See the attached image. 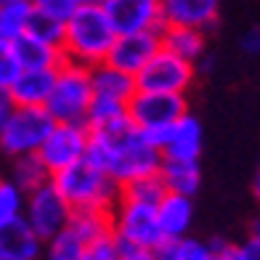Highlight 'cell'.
Returning <instances> with one entry per match:
<instances>
[{"instance_id":"cell-17","label":"cell","mask_w":260,"mask_h":260,"mask_svg":"<svg viewBox=\"0 0 260 260\" xmlns=\"http://www.w3.org/2000/svg\"><path fill=\"white\" fill-rule=\"evenodd\" d=\"M90 88H93V96H99V99L127 104L136 93V77L125 75L104 61V64L90 67Z\"/></svg>"},{"instance_id":"cell-21","label":"cell","mask_w":260,"mask_h":260,"mask_svg":"<svg viewBox=\"0 0 260 260\" xmlns=\"http://www.w3.org/2000/svg\"><path fill=\"white\" fill-rule=\"evenodd\" d=\"M8 181L14 183L16 188H21L24 194H29L38 186L48 183L51 175H48V170L43 168V162L38 159V154H27V157L11 159V175H8Z\"/></svg>"},{"instance_id":"cell-2","label":"cell","mask_w":260,"mask_h":260,"mask_svg":"<svg viewBox=\"0 0 260 260\" xmlns=\"http://www.w3.org/2000/svg\"><path fill=\"white\" fill-rule=\"evenodd\" d=\"M51 183L69 210H106L120 202V183H114L104 170L80 159L51 175Z\"/></svg>"},{"instance_id":"cell-14","label":"cell","mask_w":260,"mask_h":260,"mask_svg":"<svg viewBox=\"0 0 260 260\" xmlns=\"http://www.w3.org/2000/svg\"><path fill=\"white\" fill-rule=\"evenodd\" d=\"M56 80V69H21L6 88L14 106H45Z\"/></svg>"},{"instance_id":"cell-18","label":"cell","mask_w":260,"mask_h":260,"mask_svg":"<svg viewBox=\"0 0 260 260\" xmlns=\"http://www.w3.org/2000/svg\"><path fill=\"white\" fill-rule=\"evenodd\" d=\"M207 43L210 35L191 27H159V45L188 64H194L202 53H207Z\"/></svg>"},{"instance_id":"cell-3","label":"cell","mask_w":260,"mask_h":260,"mask_svg":"<svg viewBox=\"0 0 260 260\" xmlns=\"http://www.w3.org/2000/svg\"><path fill=\"white\" fill-rule=\"evenodd\" d=\"M90 99V69L72 61H61L56 67V80L51 96L45 101V112L53 117V122H85Z\"/></svg>"},{"instance_id":"cell-39","label":"cell","mask_w":260,"mask_h":260,"mask_svg":"<svg viewBox=\"0 0 260 260\" xmlns=\"http://www.w3.org/2000/svg\"><path fill=\"white\" fill-rule=\"evenodd\" d=\"M75 3V8H80V6H101V0H72Z\"/></svg>"},{"instance_id":"cell-20","label":"cell","mask_w":260,"mask_h":260,"mask_svg":"<svg viewBox=\"0 0 260 260\" xmlns=\"http://www.w3.org/2000/svg\"><path fill=\"white\" fill-rule=\"evenodd\" d=\"M11 48L19 61V69H56L64 61V56L58 48H51L40 40L29 38V35H19L11 40Z\"/></svg>"},{"instance_id":"cell-41","label":"cell","mask_w":260,"mask_h":260,"mask_svg":"<svg viewBox=\"0 0 260 260\" xmlns=\"http://www.w3.org/2000/svg\"><path fill=\"white\" fill-rule=\"evenodd\" d=\"M0 260H6V257H0Z\"/></svg>"},{"instance_id":"cell-28","label":"cell","mask_w":260,"mask_h":260,"mask_svg":"<svg viewBox=\"0 0 260 260\" xmlns=\"http://www.w3.org/2000/svg\"><path fill=\"white\" fill-rule=\"evenodd\" d=\"M21 210H24V191L16 188L8 178H0V229L21 218Z\"/></svg>"},{"instance_id":"cell-11","label":"cell","mask_w":260,"mask_h":260,"mask_svg":"<svg viewBox=\"0 0 260 260\" xmlns=\"http://www.w3.org/2000/svg\"><path fill=\"white\" fill-rule=\"evenodd\" d=\"M101 8L109 16L117 35L149 32L162 27L159 0H101Z\"/></svg>"},{"instance_id":"cell-40","label":"cell","mask_w":260,"mask_h":260,"mask_svg":"<svg viewBox=\"0 0 260 260\" xmlns=\"http://www.w3.org/2000/svg\"><path fill=\"white\" fill-rule=\"evenodd\" d=\"M11 3H19V0H0V8H3V6H11Z\"/></svg>"},{"instance_id":"cell-22","label":"cell","mask_w":260,"mask_h":260,"mask_svg":"<svg viewBox=\"0 0 260 260\" xmlns=\"http://www.w3.org/2000/svg\"><path fill=\"white\" fill-rule=\"evenodd\" d=\"M67 229H72L82 239V244H88L90 239L112 231V212H106V210H72Z\"/></svg>"},{"instance_id":"cell-35","label":"cell","mask_w":260,"mask_h":260,"mask_svg":"<svg viewBox=\"0 0 260 260\" xmlns=\"http://www.w3.org/2000/svg\"><path fill=\"white\" fill-rule=\"evenodd\" d=\"M239 247H242L244 260H260V239H252V236H247V242H242Z\"/></svg>"},{"instance_id":"cell-24","label":"cell","mask_w":260,"mask_h":260,"mask_svg":"<svg viewBox=\"0 0 260 260\" xmlns=\"http://www.w3.org/2000/svg\"><path fill=\"white\" fill-rule=\"evenodd\" d=\"M24 35L29 38L40 40L45 45H51V48H58L61 51V40H64V21H58L48 14H43L32 6L29 11V19H27V27H24Z\"/></svg>"},{"instance_id":"cell-34","label":"cell","mask_w":260,"mask_h":260,"mask_svg":"<svg viewBox=\"0 0 260 260\" xmlns=\"http://www.w3.org/2000/svg\"><path fill=\"white\" fill-rule=\"evenodd\" d=\"M212 69H215V56H212L210 51L202 53V56L194 61V72H197V75H210Z\"/></svg>"},{"instance_id":"cell-26","label":"cell","mask_w":260,"mask_h":260,"mask_svg":"<svg viewBox=\"0 0 260 260\" xmlns=\"http://www.w3.org/2000/svg\"><path fill=\"white\" fill-rule=\"evenodd\" d=\"M82 247L85 244L72 229H61L48 242H43V257L45 260H80Z\"/></svg>"},{"instance_id":"cell-37","label":"cell","mask_w":260,"mask_h":260,"mask_svg":"<svg viewBox=\"0 0 260 260\" xmlns=\"http://www.w3.org/2000/svg\"><path fill=\"white\" fill-rule=\"evenodd\" d=\"M252 197L260 202V159H257V168H255V175H252Z\"/></svg>"},{"instance_id":"cell-23","label":"cell","mask_w":260,"mask_h":260,"mask_svg":"<svg viewBox=\"0 0 260 260\" xmlns=\"http://www.w3.org/2000/svg\"><path fill=\"white\" fill-rule=\"evenodd\" d=\"M159 260H212V250L205 239L197 236H181V239H168L157 250Z\"/></svg>"},{"instance_id":"cell-15","label":"cell","mask_w":260,"mask_h":260,"mask_svg":"<svg viewBox=\"0 0 260 260\" xmlns=\"http://www.w3.org/2000/svg\"><path fill=\"white\" fill-rule=\"evenodd\" d=\"M0 257L6 260H40L43 257V239L27 226L24 218H16L0 229Z\"/></svg>"},{"instance_id":"cell-13","label":"cell","mask_w":260,"mask_h":260,"mask_svg":"<svg viewBox=\"0 0 260 260\" xmlns=\"http://www.w3.org/2000/svg\"><path fill=\"white\" fill-rule=\"evenodd\" d=\"M162 27H191L210 35L220 19V0H159Z\"/></svg>"},{"instance_id":"cell-36","label":"cell","mask_w":260,"mask_h":260,"mask_svg":"<svg viewBox=\"0 0 260 260\" xmlns=\"http://www.w3.org/2000/svg\"><path fill=\"white\" fill-rule=\"evenodd\" d=\"M11 109H14V104H11V99H8V90H6V88H0V127L6 125Z\"/></svg>"},{"instance_id":"cell-5","label":"cell","mask_w":260,"mask_h":260,"mask_svg":"<svg viewBox=\"0 0 260 260\" xmlns=\"http://www.w3.org/2000/svg\"><path fill=\"white\" fill-rule=\"evenodd\" d=\"M112 231L125 247H141V250H159L165 236L159 231L157 207L122 199L112 207Z\"/></svg>"},{"instance_id":"cell-38","label":"cell","mask_w":260,"mask_h":260,"mask_svg":"<svg viewBox=\"0 0 260 260\" xmlns=\"http://www.w3.org/2000/svg\"><path fill=\"white\" fill-rule=\"evenodd\" d=\"M250 236L252 239H260V212L252 218V223H250Z\"/></svg>"},{"instance_id":"cell-1","label":"cell","mask_w":260,"mask_h":260,"mask_svg":"<svg viewBox=\"0 0 260 260\" xmlns=\"http://www.w3.org/2000/svg\"><path fill=\"white\" fill-rule=\"evenodd\" d=\"M114 38L117 32L101 6H80L64 21L61 56L64 61L90 69L106 61V53H109Z\"/></svg>"},{"instance_id":"cell-8","label":"cell","mask_w":260,"mask_h":260,"mask_svg":"<svg viewBox=\"0 0 260 260\" xmlns=\"http://www.w3.org/2000/svg\"><path fill=\"white\" fill-rule=\"evenodd\" d=\"M188 112V99L183 93H154L136 90L127 101V117L138 130H159L168 127Z\"/></svg>"},{"instance_id":"cell-6","label":"cell","mask_w":260,"mask_h":260,"mask_svg":"<svg viewBox=\"0 0 260 260\" xmlns=\"http://www.w3.org/2000/svg\"><path fill=\"white\" fill-rule=\"evenodd\" d=\"M197 72L194 64L183 61L181 56L159 48L136 75V90H154V93H188L194 85Z\"/></svg>"},{"instance_id":"cell-9","label":"cell","mask_w":260,"mask_h":260,"mask_svg":"<svg viewBox=\"0 0 260 260\" xmlns=\"http://www.w3.org/2000/svg\"><path fill=\"white\" fill-rule=\"evenodd\" d=\"M69 215L72 210L61 199V194L53 188V183H43L35 191L24 194V210H21V218L27 220V226L40 236L43 242H48L53 234H58L61 229H67Z\"/></svg>"},{"instance_id":"cell-31","label":"cell","mask_w":260,"mask_h":260,"mask_svg":"<svg viewBox=\"0 0 260 260\" xmlns=\"http://www.w3.org/2000/svg\"><path fill=\"white\" fill-rule=\"evenodd\" d=\"M32 6L43 11V14H48L58 21H67L69 16L75 14V3L72 0H32Z\"/></svg>"},{"instance_id":"cell-30","label":"cell","mask_w":260,"mask_h":260,"mask_svg":"<svg viewBox=\"0 0 260 260\" xmlns=\"http://www.w3.org/2000/svg\"><path fill=\"white\" fill-rule=\"evenodd\" d=\"M19 72L21 69H19V61L14 56V48H11V40L0 38V88H8Z\"/></svg>"},{"instance_id":"cell-27","label":"cell","mask_w":260,"mask_h":260,"mask_svg":"<svg viewBox=\"0 0 260 260\" xmlns=\"http://www.w3.org/2000/svg\"><path fill=\"white\" fill-rule=\"evenodd\" d=\"M29 11H32V0H19V3L0 8V38L14 40L19 35H24Z\"/></svg>"},{"instance_id":"cell-4","label":"cell","mask_w":260,"mask_h":260,"mask_svg":"<svg viewBox=\"0 0 260 260\" xmlns=\"http://www.w3.org/2000/svg\"><path fill=\"white\" fill-rule=\"evenodd\" d=\"M53 125L56 122L45 106H14L6 125L0 127V154L6 159L38 154Z\"/></svg>"},{"instance_id":"cell-7","label":"cell","mask_w":260,"mask_h":260,"mask_svg":"<svg viewBox=\"0 0 260 260\" xmlns=\"http://www.w3.org/2000/svg\"><path fill=\"white\" fill-rule=\"evenodd\" d=\"M88 138L90 133L85 122H56L38 149V159L48 170V175H53L85 157Z\"/></svg>"},{"instance_id":"cell-12","label":"cell","mask_w":260,"mask_h":260,"mask_svg":"<svg viewBox=\"0 0 260 260\" xmlns=\"http://www.w3.org/2000/svg\"><path fill=\"white\" fill-rule=\"evenodd\" d=\"M205 146V130L202 122L191 112H186L181 120H175L162 130L159 138V154L162 159H181V162H199Z\"/></svg>"},{"instance_id":"cell-29","label":"cell","mask_w":260,"mask_h":260,"mask_svg":"<svg viewBox=\"0 0 260 260\" xmlns=\"http://www.w3.org/2000/svg\"><path fill=\"white\" fill-rule=\"evenodd\" d=\"M120 257H122V242L114 236V231H106L82 247L80 260H120Z\"/></svg>"},{"instance_id":"cell-10","label":"cell","mask_w":260,"mask_h":260,"mask_svg":"<svg viewBox=\"0 0 260 260\" xmlns=\"http://www.w3.org/2000/svg\"><path fill=\"white\" fill-rule=\"evenodd\" d=\"M162 48L159 45V29H149V32H127V35H117L109 53H106V64L120 69L125 75H138L144 64L151 56Z\"/></svg>"},{"instance_id":"cell-19","label":"cell","mask_w":260,"mask_h":260,"mask_svg":"<svg viewBox=\"0 0 260 260\" xmlns=\"http://www.w3.org/2000/svg\"><path fill=\"white\" fill-rule=\"evenodd\" d=\"M159 178L170 194H183L194 199L197 191L202 188V165L181 162V159H162Z\"/></svg>"},{"instance_id":"cell-25","label":"cell","mask_w":260,"mask_h":260,"mask_svg":"<svg viewBox=\"0 0 260 260\" xmlns=\"http://www.w3.org/2000/svg\"><path fill=\"white\" fill-rule=\"evenodd\" d=\"M168 194V188H165L159 173L154 175H144V178H136L125 186H120V197L122 199H130V202H141V205H151L157 207L159 199Z\"/></svg>"},{"instance_id":"cell-33","label":"cell","mask_w":260,"mask_h":260,"mask_svg":"<svg viewBox=\"0 0 260 260\" xmlns=\"http://www.w3.org/2000/svg\"><path fill=\"white\" fill-rule=\"evenodd\" d=\"M120 260H159L154 250H141V247H125L122 244V257Z\"/></svg>"},{"instance_id":"cell-16","label":"cell","mask_w":260,"mask_h":260,"mask_svg":"<svg viewBox=\"0 0 260 260\" xmlns=\"http://www.w3.org/2000/svg\"><path fill=\"white\" fill-rule=\"evenodd\" d=\"M157 220H159V231L168 239H181L188 234L194 220V199L183 197V194H165L157 205Z\"/></svg>"},{"instance_id":"cell-32","label":"cell","mask_w":260,"mask_h":260,"mask_svg":"<svg viewBox=\"0 0 260 260\" xmlns=\"http://www.w3.org/2000/svg\"><path fill=\"white\" fill-rule=\"evenodd\" d=\"M239 51L244 56H250V58L260 56V27H250L239 38Z\"/></svg>"}]
</instances>
